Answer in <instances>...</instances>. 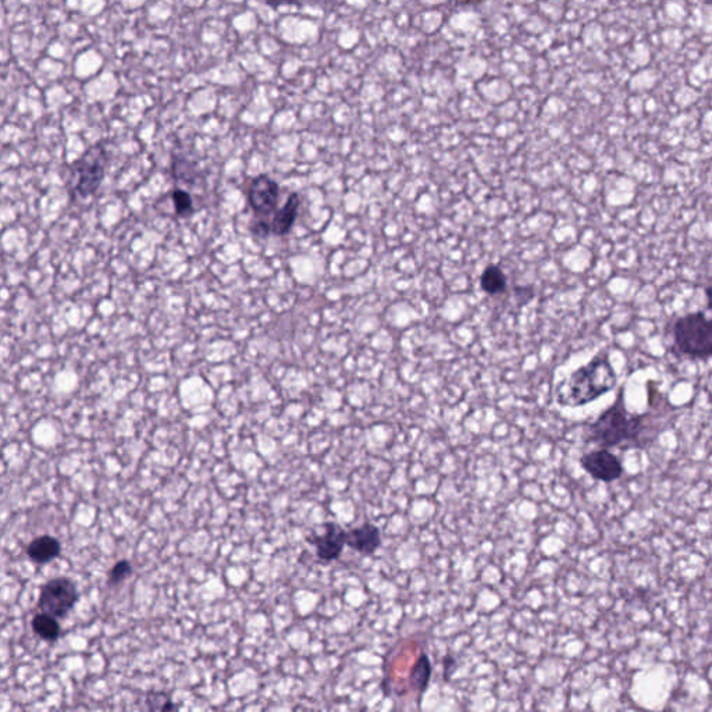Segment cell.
I'll return each instance as SVG.
<instances>
[{
	"label": "cell",
	"mask_w": 712,
	"mask_h": 712,
	"mask_svg": "<svg viewBox=\"0 0 712 712\" xmlns=\"http://www.w3.org/2000/svg\"><path fill=\"white\" fill-rule=\"evenodd\" d=\"M431 673H433V668H431L430 658L428 654H421L415 665L412 666V671L409 673V684L419 694V704H421V696L428 690Z\"/></svg>",
	"instance_id": "obj_12"
},
{
	"label": "cell",
	"mask_w": 712,
	"mask_h": 712,
	"mask_svg": "<svg viewBox=\"0 0 712 712\" xmlns=\"http://www.w3.org/2000/svg\"><path fill=\"white\" fill-rule=\"evenodd\" d=\"M616 381L618 378L607 353H598L590 362L573 370L558 386L555 396L560 405L583 406L610 393Z\"/></svg>",
	"instance_id": "obj_2"
},
{
	"label": "cell",
	"mask_w": 712,
	"mask_h": 712,
	"mask_svg": "<svg viewBox=\"0 0 712 712\" xmlns=\"http://www.w3.org/2000/svg\"><path fill=\"white\" fill-rule=\"evenodd\" d=\"M462 4H481L482 0H461Z\"/></svg>",
	"instance_id": "obj_18"
},
{
	"label": "cell",
	"mask_w": 712,
	"mask_h": 712,
	"mask_svg": "<svg viewBox=\"0 0 712 712\" xmlns=\"http://www.w3.org/2000/svg\"><path fill=\"white\" fill-rule=\"evenodd\" d=\"M247 198L256 217L266 221V217L276 212L280 198L279 184L266 174H260L249 184Z\"/></svg>",
	"instance_id": "obj_5"
},
{
	"label": "cell",
	"mask_w": 712,
	"mask_h": 712,
	"mask_svg": "<svg viewBox=\"0 0 712 712\" xmlns=\"http://www.w3.org/2000/svg\"><path fill=\"white\" fill-rule=\"evenodd\" d=\"M62 545L59 540L52 536H40L30 543L27 554L35 564H49L50 560L59 557Z\"/></svg>",
	"instance_id": "obj_11"
},
{
	"label": "cell",
	"mask_w": 712,
	"mask_h": 712,
	"mask_svg": "<svg viewBox=\"0 0 712 712\" xmlns=\"http://www.w3.org/2000/svg\"><path fill=\"white\" fill-rule=\"evenodd\" d=\"M133 572L134 568L130 560H118L117 564H115V567L109 572L108 583L110 586L120 585L121 582L128 579L133 575Z\"/></svg>",
	"instance_id": "obj_15"
},
{
	"label": "cell",
	"mask_w": 712,
	"mask_h": 712,
	"mask_svg": "<svg viewBox=\"0 0 712 712\" xmlns=\"http://www.w3.org/2000/svg\"><path fill=\"white\" fill-rule=\"evenodd\" d=\"M78 601L77 587L67 577L49 580L40 590L38 608L57 620L65 618Z\"/></svg>",
	"instance_id": "obj_4"
},
{
	"label": "cell",
	"mask_w": 712,
	"mask_h": 712,
	"mask_svg": "<svg viewBox=\"0 0 712 712\" xmlns=\"http://www.w3.org/2000/svg\"><path fill=\"white\" fill-rule=\"evenodd\" d=\"M646 415H633L625 405V391H620L615 403L605 409L588 426L587 443L597 444L601 448L612 447H640L646 430Z\"/></svg>",
	"instance_id": "obj_1"
},
{
	"label": "cell",
	"mask_w": 712,
	"mask_h": 712,
	"mask_svg": "<svg viewBox=\"0 0 712 712\" xmlns=\"http://www.w3.org/2000/svg\"><path fill=\"white\" fill-rule=\"evenodd\" d=\"M673 351L690 360H707L712 355V325L704 312L676 319L673 326Z\"/></svg>",
	"instance_id": "obj_3"
},
{
	"label": "cell",
	"mask_w": 712,
	"mask_h": 712,
	"mask_svg": "<svg viewBox=\"0 0 712 712\" xmlns=\"http://www.w3.org/2000/svg\"><path fill=\"white\" fill-rule=\"evenodd\" d=\"M106 152L103 146L97 145L88 149L80 161L77 163V170L80 173L78 188L81 194H87L93 191L100 186L102 180L103 171H105Z\"/></svg>",
	"instance_id": "obj_8"
},
{
	"label": "cell",
	"mask_w": 712,
	"mask_h": 712,
	"mask_svg": "<svg viewBox=\"0 0 712 712\" xmlns=\"http://www.w3.org/2000/svg\"><path fill=\"white\" fill-rule=\"evenodd\" d=\"M300 204V195H298V194H291L289 199H287V202H285L284 206L276 209V212L270 216L272 219L267 221L270 234L277 237L287 236V234L291 231L295 221H297Z\"/></svg>",
	"instance_id": "obj_10"
},
{
	"label": "cell",
	"mask_w": 712,
	"mask_h": 712,
	"mask_svg": "<svg viewBox=\"0 0 712 712\" xmlns=\"http://www.w3.org/2000/svg\"><path fill=\"white\" fill-rule=\"evenodd\" d=\"M347 530L334 522L325 524L322 536L308 537V543L317 550V558L322 564H332L344 552Z\"/></svg>",
	"instance_id": "obj_7"
},
{
	"label": "cell",
	"mask_w": 712,
	"mask_h": 712,
	"mask_svg": "<svg viewBox=\"0 0 712 712\" xmlns=\"http://www.w3.org/2000/svg\"><path fill=\"white\" fill-rule=\"evenodd\" d=\"M174 202V208L177 213L180 216H187V214L193 213V198L184 189H174L173 195H171Z\"/></svg>",
	"instance_id": "obj_16"
},
{
	"label": "cell",
	"mask_w": 712,
	"mask_h": 712,
	"mask_svg": "<svg viewBox=\"0 0 712 712\" xmlns=\"http://www.w3.org/2000/svg\"><path fill=\"white\" fill-rule=\"evenodd\" d=\"M383 537L380 529L376 525L365 524L355 529L348 530L345 545L363 557L376 554L381 547Z\"/></svg>",
	"instance_id": "obj_9"
},
{
	"label": "cell",
	"mask_w": 712,
	"mask_h": 712,
	"mask_svg": "<svg viewBox=\"0 0 712 712\" xmlns=\"http://www.w3.org/2000/svg\"><path fill=\"white\" fill-rule=\"evenodd\" d=\"M580 465L586 473L603 483H612L623 474L622 462L615 454L610 453L608 448L595 449L583 454Z\"/></svg>",
	"instance_id": "obj_6"
},
{
	"label": "cell",
	"mask_w": 712,
	"mask_h": 712,
	"mask_svg": "<svg viewBox=\"0 0 712 712\" xmlns=\"http://www.w3.org/2000/svg\"><path fill=\"white\" fill-rule=\"evenodd\" d=\"M265 4L267 6L272 7V9L277 10L282 6H304L305 0H262Z\"/></svg>",
	"instance_id": "obj_17"
},
{
	"label": "cell",
	"mask_w": 712,
	"mask_h": 712,
	"mask_svg": "<svg viewBox=\"0 0 712 712\" xmlns=\"http://www.w3.org/2000/svg\"><path fill=\"white\" fill-rule=\"evenodd\" d=\"M32 629H34L35 635L42 640L56 641L60 636V623L57 622V618L49 615V613L42 612L38 613L32 621Z\"/></svg>",
	"instance_id": "obj_14"
},
{
	"label": "cell",
	"mask_w": 712,
	"mask_h": 712,
	"mask_svg": "<svg viewBox=\"0 0 712 712\" xmlns=\"http://www.w3.org/2000/svg\"><path fill=\"white\" fill-rule=\"evenodd\" d=\"M507 287H508V279L499 265H489L482 273L481 289L487 295L494 297V295L504 294L507 291Z\"/></svg>",
	"instance_id": "obj_13"
}]
</instances>
